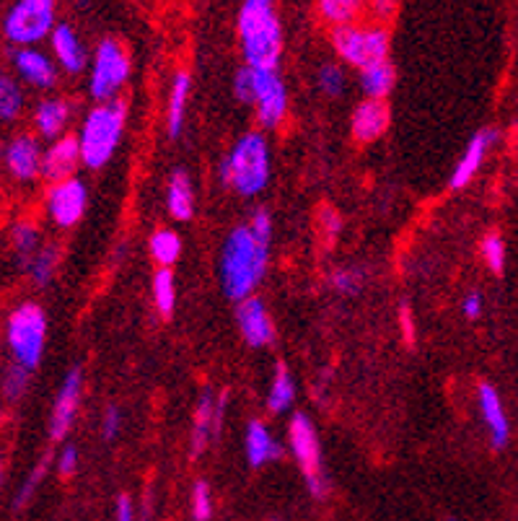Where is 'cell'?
I'll use <instances>...</instances> for the list:
<instances>
[{"label": "cell", "mask_w": 518, "mask_h": 521, "mask_svg": "<svg viewBox=\"0 0 518 521\" xmlns=\"http://www.w3.org/2000/svg\"><path fill=\"white\" fill-rule=\"evenodd\" d=\"M50 45L55 52V60L60 63V68L78 76L83 68H86V60H89V52L83 47L81 37L76 34V29L68 24H57L55 32L50 34Z\"/></svg>", "instance_id": "obj_20"}, {"label": "cell", "mask_w": 518, "mask_h": 521, "mask_svg": "<svg viewBox=\"0 0 518 521\" xmlns=\"http://www.w3.org/2000/svg\"><path fill=\"white\" fill-rule=\"evenodd\" d=\"M166 208L174 221H192L195 216V187L184 169L171 174L169 187H166Z\"/></svg>", "instance_id": "obj_24"}, {"label": "cell", "mask_w": 518, "mask_h": 521, "mask_svg": "<svg viewBox=\"0 0 518 521\" xmlns=\"http://www.w3.org/2000/svg\"><path fill=\"white\" fill-rule=\"evenodd\" d=\"M394 81H397V73H394L389 60L361 70V89L368 99H386V96L392 94Z\"/></svg>", "instance_id": "obj_27"}, {"label": "cell", "mask_w": 518, "mask_h": 521, "mask_svg": "<svg viewBox=\"0 0 518 521\" xmlns=\"http://www.w3.org/2000/svg\"><path fill=\"white\" fill-rule=\"evenodd\" d=\"M57 0H16L3 21V34L19 47H34L55 32Z\"/></svg>", "instance_id": "obj_8"}, {"label": "cell", "mask_w": 518, "mask_h": 521, "mask_svg": "<svg viewBox=\"0 0 518 521\" xmlns=\"http://www.w3.org/2000/svg\"><path fill=\"white\" fill-rule=\"evenodd\" d=\"M213 509V490H210V485L205 480H197L192 485V516H195V521H210Z\"/></svg>", "instance_id": "obj_38"}, {"label": "cell", "mask_w": 518, "mask_h": 521, "mask_svg": "<svg viewBox=\"0 0 518 521\" xmlns=\"http://www.w3.org/2000/svg\"><path fill=\"white\" fill-rule=\"evenodd\" d=\"M482 260L495 275L503 273V267H506V244H503L498 234H487L482 239Z\"/></svg>", "instance_id": "obj_37"}, {"label": "cell", "mask_w": 518, "mask_h": 521, "mask_svg": "<svg viewBox=\"0 0 518 521\" xmlns=\"http://www.w3.org/2000/svg\"><path fill=\"white\" fill-rule=\"evenodd\" d=\"M236 325L249 348H267L275 340V322L267 312L265 301L257 296H249L236 304Z\"/></svg>", "instance_id": "obj_14"}, {"label": "cell", "mask_w": 518, "mask_h": 521, "mask_svg": "<svg viewBox=\"0 0 518 521\" xmlns=\"http://www.w3.org/2000/svg\"><path fill=\"white\" fill-rule=\"evenodd\" d=\"M462 309H464V317H467V319H480L482 309H485L482 293L480 291H469L462 301Z\"/></svg>", "instance_id": "obj_44"}, {"label": "cell", "mask_w": 518, "mask_h": 521, "mask_svg": "<svg viewBox=\"0 0 518 521\" xmlns=\"http://www.w3.org/2000/svg\"><path fill=\"white\" fill-rule=\"evenodd\" d=\"M477 402H480V413H482V420H485L490 444H493L495 449H503V446L511 441V423H508L506 407H503V400H500L498 389L487 382L480 384Z\"/></svg>", "instance_id": "obj_18"}, {"label": "cell", "mask_w": 518, "mask_h": 521, "mask_svg": "<svg viewBox=\"0 0 518 521\" xmlns=\"http://www.w3.org/2000/svg\"><path fill=\"white\" fill-rule=\"evenodd\" d=\"M78 164H83L78 138L63 135V138L52 140V146L42 156V177L50 179L52 185H55V182L76 177Z\"/></svg>", "instance_id": "obj_17"}, {"label": "cell", "mask_w": 518, "mask_h": 521, "mask_svg": "<svg viewBox=\"0 0 518 521\" xmlns=\"http://www.w3.org/2000/svg\"><path fill=\"white\" fill-rule=\"evenodd\" d=\"M81 392H83V374L78 366L65 374L63 384H60V392L55 397V405H52L50 415V439L60 441L68 436L73 420H76L78 405H81Z\"/></svg>", "instance_id": "obj_13"}, {"label": "cell", "mask_w": 518, "mask_h": 521, "mask_svg": "<svg viewBox=\"0 0 518 521\" xmlns=\"http://www.w3.org/2000/svg\"><path fill=\"white\" fill-rule=\"evenodd\" d=\"M122 431V410L117 405H109L104 410V418H102V436L107 441H114L120 436Z\"/></svg>", "instance_id": "obj_42"}, {"label": "cell", "mask_w": 518, "mask_h": 521, "mask_svg": "<svg viewBox=\"0 0 518 521\" xmlns=\"http://www.w3.org/2000/svg\"><path fill=\"white\" fill-rule=\"evenodd\" d=\"M278 0H244L236 21L244 65L278 70L283 55V24L275 13Z\"/></svg>", "instance_id": "obj_2"}, {"label": "cell", "mask_w": 518, "mask_h": 521, "mask_svg": "<svg viewBox=\"0 0 518 521\" xmlns=\"http://www.w3.org/2000/svg\"><path fill=\"white\" fill-rule=\"evenodd\" d=\"M252 107L257 112L259 125L265 130H275L283 125L285 115H288V86L278 70L254 68Z\"/></svg>", "instance_id": "obj_10"}, {"label": "cell", "mask_w": 518, "mask_h": 521, "mask_svg": "<svg viewBox=\"0 0 518 521\" xmlns=\"http://www.w3.org/2000/svg\"><path fill=\"white\" fill-rule=\"evenodd\" d=\"M13 65L19 70V76L26 83H32L37 89H50L57 81V70L52 60L45 52H39L37 47H19L13 52Z\"/></svg>", "instance_id": "obj_22"}, {"label": "cell", "mask_w": 518, "mask_h": 521, "mask_svg": "<svg viewBox=\"0 0 518 521\" xmlns=\"http://www.w3.org/2000/svg\"><path fill=\"white\" fill-rule=\"evenodd\" d=\"M495 138H498V133L490 128L477 130V133L469 138L467 148L462 151V156H459V161H456V166H454V172H451V177H449L451 190H464V187H467L469 182L477 177V172H480L482 164H485L487 153H490V148H493Z\"/></svg>", "instance_id": "obj_15"}, {"label": "cell", "mask_w": 518, "mask_h": 521, "mask_svg": "<svg viewBox=\"0 0 518 521\" xmlns=\"http://www.w3.org/2000/svg\"><path fill=\"white\" fill-rule=\"evenodd\" d=\"M244 454L252 467H265L283 457V444L272 436L262 420H249L247 433H244Z\"/></svg>", "instance_id": "obj_21"}, {"label": "cell", "mask_w": 518, "mask_h": 521, "mask_svg": "<svg viewBox=\"0 0 518 521\" xmlns=\"http://www.w3.org/2000/svg\"><path fill=\"white\" fill-rule=\"evenodd\" d=\"M399 327H402V337H405L407 345H415V319H412L410 306H402L399 309Z\"/></svg>", "instance_id": "obj_45"}, {"label": "cell", "mask_w": 518, "mask_h": 521, "mask_svg": "<svg viewBox=\"0 0 518 521\" xmlns=\"http://www.w3.org/2000/svg\"><path fill=\"white\" fill-rule=\"evenodd\" d=\"M234 96L239 99V102L252 104V99H254V68H249V65H244V68L236 70Z\"/></svg>", "instance_id": "obj_40"}, {"label": "cell", "mask_w": 518, "mask_h": 521, "mask_svg": "<svg viewBox=\"0 0 518 521\" xmlns=\"http://www.w3.org/2000/svg\"><path fill=\"white\" fill-rule=\"evenodd\" d=\"M11 242L13 249H16V255H19L21 267H26V262L32 260L39 249H42L39 247V231L32 223H16L11 231Z\"/></svg>", "instance_id": "obj_31"}, {"label": "cell", "mask_w": 518, "mask_h": 521, "mask_svg": "<svg viewBox=\"0 0 518 521\" xmlns=\"http://www.w3.org/2000/svg\"><path fill=\"white\" fill-rule=\"evenodd\" d=\"M319 226H322V234L327 239V244H335L337 236L342 234V218L337 216V210L332 208H324L319 213Z\"/></svg>", "instance_id": "obj_41"}, {"label": "cell", "mask_w": 518, "mask_h": 521, "mask_svg": "<svg viewBox=\"0 0 518 521\" xmlns=\"http://www.w3.org/2000/svg\"><path fill=\"white\" fill-rule=\"evenodd\" d=\"M272 249V216L265 208H257L247 223L236 226L226 236L218 262V278L226 299L244 301L254 296L270 265Z\"/></svg>", "instance_id": "obj_1"}, {"label": "cell", "mask_w": 518, "mask_h": 521, "mask_svg": "<svg viewBox=\"0 0 518 521\" xmlns=\"http://www.w3.org/2000/svg\"><path fill=\"white\" fill-rule=\"evenodd\" d=\"M329 286L340 296H355L363 288V273L358 267H337L335 273L329 275Z\"/></svg>", "instance_id": "obj_35"}, {"label": "cell", "mask_w": 518, "mask_h": 521, "mask_svg": "<svg viewBox=\"0 0 518 521\" xmlns=\"http://www.w3.org/2000/svg\"><path fill=\"white\" fill-rule=\"evenodd\" d=\"M50 454H45V457L39 459V464L37 467H34V472L29 477H26V483L21 485V490H19V496H16V501H13V506H16V509H24L26 503H29V498L34 496V490L39 488V483H42V477H45V472H47V467H50Z\"/></svg>", "instance_id": "obj_39"}, {"label": "cell", "mask_w": 518, "mask_h": 521, "mask_svg": "<svg viewBox=\"0 0 518 521\" xmlns=\"http://www.w3.org/2000/svg\"><path fill=\"white\" fill-rule=\"evenodd\" d=\"M270 169V143H267L265 135L252 130V133L241 135L234 148L226 153V159H221L218 179H221L223 187L234 190L236 195L257 197L270 182Z\"/></svg>", "instance_id": "obj_3"}, {"label": "cell", "mask_w": 518, "mask_h": 521, "mask_svg": "<svg viewBox=\"0 0 518 521\" xmlns=\"http://www.w3.org/2000/svg\"><path fill=\"white\" fill-rule=\"evenodd\" d=\"M363 0H316V11L332 29L355 24Z\"/></svg>", "instance_id": "obj_30"}, {"label": "cell", "mask_w": 518, "mask_h": 521, "mask_svg": "<svg viewBox=\"0 0 518 521\" xmlns=\"http://www.w3.org/2000/svg\"><path fill=\"white\" fill-rule=\"evenodd\" d=\"M192 78L187 70H179L174 81H171L169 104H166V133L169 138H179L184 130V120H187V104H190Z\"/></svg>", "instance_id": "obj_23"}, {"label": "cell", "mask_w": 518, "mask_h": 521, "mask_svg": "<svg viewBox=\"0 0 518 521\" xmlns=\"http://www.w3.org/2000/svg\"><path fill=\"white\" fill-rule=\"evenodd\" d=\"M332 47L350 68L366 70L389 60V32L384 26H337L332 29Z\"/></svg>", "instance_id": "obj_6"}, {"label": "cell", "mask_w": 518, "mask_h": 521, "mask_svg": "<svg viewBox=\"0 0 518 521\" xmlns=\"http://www.w3.org/2000/svg\"><path fill=\"white\" fill-rule=\"evenodd\" d=\"M293 402H296V382H293V374L288 371V366L280 361L275 376H272L270 392H267V410L272 415H283L291 410Z\"/></svg>", "instance_id": "obj_26"}, {"label": "cell", "mask_w": 518, "mask_h": 521, "mask_svg": "<svg viewBox=\"0 0 518 521\" xmlns=\"http://www.w3.org/2000/svg\"><path fill=\"white\" fill-rule=\"evenodd\" d=\"M368 8H371V13L376 16V19L384 21L394 13V8H397V0H368Z\"/></svg>", "instance_id": "obj_47"}, {"label": "cell", "mask_w": 518, "mask_h": 521, "mask_svg": "<svg viewBox=\"0 0 518 521\" xmlns=\"http://www.w3.org/2000/svg\"><path fill=\"white\" fill-rule=\"evenodd\" d=\"M151 293L156 312L169 319L174 314V309H177V283H174L171 267H158L156 273H153Z\"/></svg>", "instance_id": "obj_28"}, {"label": "cell", "mask_w": 518, "mask_h": 521, "mask_svg": "<svg viewBox=\"0 0 518 521\" xmlns=\"http://www.w3.org/2000/svg\"><path fill=\"white\" fill-rule=\"evenodd\" d=\"M130 55L117 39H102L96 45L94 60H91V76H89V94L96 102H112L125 89L127 78H130Z\"/></svg>", "instance_id": "obj_9"}, {"label": "cell", "mask_w": 518, "mask_h": 521, "mask_svg": "<svg viewBox=\"0 0 518 521\" xmlns=\"http://www.w3.org/2000/svg\"><path fill=\"white\" fill-rule=\"evenodd\" d=\"M29 376H32V371L21 363L8 366L6 374H3V394H6L8 402H19L24 397L26 389H29Z\"/></svg>", "instance_id": "obj_34"}, {"label": "cell", "mask_w": 518, "mask_h": 521, "mask_svg": "<svg viewBox=\"0 0 518 521\" xmlns=\"http://www.w3.org/2000/svg\"><path fill=\"white\" fill-rule=\"evenodd\" d=\"M29 278L37 283V286H47L52 278H55L57 270V249L55 247H42L32 260L26 262L24 267Z\"/></svg>", "instance_id": "obj_32"}, {"label": "cell", "mask_w": 518, "mask_h": 521, "mask_svg": "<svg viewBox=\"0 0 518 521\" xmlns=\"http://www.w3.org/2000/svg\"><path fill=\"white\" fill-rule=\"evenodd\" d=\"M288 449L296 459L298 470L304 475L306 488L314 498L327 496V480H324V464H322V444H319V433L309 415L296 413L288 423Z\"/></svg>", "instance_id": "obj_7"}, {"label": "cell", "mask_w": 518, "mask_h": 521, "mask_svg": "<svg viewBox=\"0 0 518 521\" xmlns=\"http://www.w3.org/2000/svg\"><path fill=\"white\" fill-rule=\"evenodd\" d=\"M392 112H389V104L384 99H363L358 107L353 109V117H350V133L358 143H376L381 135L389 130V122H392Z\"/></svg>", "instance_id": "obj_16"}, {"label": "cell", "mask_w": 518, "mask_h": 521, "mask_svg": "<svg viewBox=\"0 0 518 521\" xmlns=\"http://www.w3.org/2000/svg\"><path fill=\"white\" fill-rule=\"evenodd\" d=\"M127 122V104L122 99L96 104L91 109L78 133V146H81L83 166L89 169H102L109 164L114 151L120 148L122 133Z\"/></svg>", "instance_id": "obj_4"}, {"label": "cell", "mask_w": 518, "mask_h": 521, "mask_svg": "<svg viewBox=\"0 0 518 521\" xmlns=\"http://www.w3.org/2000/svg\"><path fill=\"white\" fill-rule=\"evenodd\" d=\"M89 208V190L78 177L55 182L47 192V213L60 229H73Z\"/></svg>", "instance_id": "obj_12"}, {"label": "cell", "mask_w": 518, "mask_h": 521, "mask_svg": "<svg viewBox=\"0 0 518 521\" xmlns=\"http://www.w3.org/2000/svg\"><path fill=\"white\" fill-rule=\"evenodd\" d=\"M78 462H81V454H78L76 446L73 444L63 446L60 454H57V472H60L63 477H70L78 470Z\"/></svg>", "instance_id": "obj_43"}, {"label": "cell", "mask_w": 518, "mask_h": 521, "mask_svg": "<svg viewBox=\"0 0 518 521\" xmlns=\"http://www.w3.org/2000/svg\"><path fill=\"white\" fill-rule=\"evenodd\" d=\"M148 252H151L153 262H158V267H171L182 257V239L177 231L156 229L148 239Z\"/></svg>", "instance_id": "obj_29"}, {"label": "cell", "mask_w": 518, "mask_h": 521, "mask_svg": "<svg viewBox=\"0 0 518 521\" xmlns=\"http://www.w3.org/2000/svg\"><path fill=\"white\" fill-rule=\"evenodd\" d=\"M0 480H3V462H0Z\"/></svg>", "instance_id": "obj_48"}, {"label": "cell", "mask_w": 518, "mask_h": 521, "mask_svg": "<svg viewBox=\"0 0 518 521\" xmlns=\"http://www.w3.org/2000/svg\"><path fill=\"white\" fill-rule=\"evenodd\" d=\"M226 407H228V394L223 392L221 397H215L213 389H203L200 400L195 407V420H192V436H190V449L192 457H200L210 446V441H215L223 431V420H226Z\"/></svg>", "instance_id": "obj_11"}, {"label": "cell", "mask_w": 518, "mask_h": 521, "mask_svg": "<svg viewBox=\"0 0 518 521\" xmlns=\"http://www.w3.org/2000/svg\"><path fill=\"white\" fill-rule=\"evenodd\" d=\"M114 521H135V506L130 496H120L114 503Z\"/></svg>", "instance_id": "obj_46"}, {"label": "cell", "mask_w": 518, "mask_h": 521, "mask_svg": "<svg viewBox=\"0 0 518 521\" xmlns=\"http://www.w3.org/2000/svg\"><path fill=\"white\" fill-rule=\"evenodd\" d=\"M8 348H11L16 363L34 371L42 363L45 356V340H47V317L42 306L26 301L19 309H13L8 317Z\"/></svg>", "instance_id": "obj_5"}, {"label": "cell", "mask_w": 518, "mask_h": 521, "mask_svg": "<svg viewBox=\"0 0 518 521\" xmlns=\"http://www.w3.org/2000/svg\"><path fill=\"white\" fill-rule=\"evenodd\" d=\"M24 107V94L19 83L8 76H0V120H16Z\"/></svg>", "instance_id": "obj_33"}, {"label": "cell", "mask_w": 518, "mask_h": 521, "mask_svg": "<svg viewBox=\"0 0 518 521\" xmlns=\"http://www.w3.org/2000/svg\"><path fill=\"white\" fill-rule=\"evenodd\" d=\"M42 156L45 153L39 151L37 140L32 135H19L13 138L6 148V166L8 172L13 174L21 182H29L37 174H42Z\"/></svg>", "instance_id": "obj_19"}, {"label": "cell", "mask_w": 518, "mask_h": 521, "mask_svg": "<svg viewBox=\"0 0 518 521\" xmlns=\"http://www.w3.org/2000/svg\"><path fill=\"white\" fill-rule=\"evenodd\" d=\"M316 86L324 96H340L345 91V73H342L340 65L324 63L316 70Z\"/></svg>", "instance_id": "obj_36"}, {"label": "cell", "mask_w": 518, "mask_h": 521, "mask_svg": "<svg viewBox=\"0 0 518 521\" xmlns=\"http://www.w3.org/2000/svg\"><path fill=\"white\" fill-rule=\"evenodd\" d=\"M70 120V104L63 99H50V102H42L34 112V125H37V133L42 138L57 140L63 138V130Z\"/></svg>", "instance_id": "obj_25"}]
</instances>
